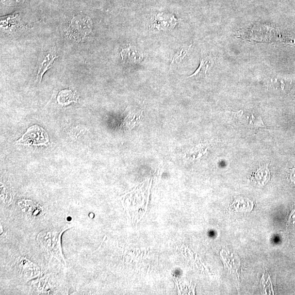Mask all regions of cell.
Wrapping results in <instances>:
<instances>
[{
    "label": "cell",
    "instance_id": "6da1fadb",
    "mask_svg": "<svg viewBox=\"0 0 295 295\" xmlns=\"http://www.w3.org/2000/svg\"><path fill=\"white\" fill-rule=\"evenodd\" d=\"M73 225H67L62 229H46L38 234L36 241L43 251L50 258H55L66 265L62 245L63 233L72 228Z\"/></svg>",
    "mask_w": 295,
    "mask_h": 295
},
{
    "label": "cell",
    "instance_id": "7a4b0ae2",
    "mask_svg": "<svg viewBox=\"0 0 295 295\" xmlns=\"http://www.w3.org/2000/svg\"><path fill=\"white\" fill-rule=\"evenodd\" d=\"M93 23L89 16L78 15L74 17L67 30L69 37L82 41L92 32Z\"/></svg>",
    "mask_w": 295,
    "mask_h": 295
},
{
    "label": "cell",
    "instance_id": "3957f363",
    "mask_svg": "<svg viewBox=\"0 0 295 295\" xmlns=\"http://www.w3.org/2000/svg\"><path fill=\"white\" fill-rule=\"evenodd\" d=\"M49 139L46 130L38 125L30 127L16 142L25 146H46Z\"/></svg>",
    "mask_w": 295,
    "mask_h": 295
},
{
    "label": "cell",
    "instance_id": "277c9868",
    "mask_svg": "<svg viewBox=\"0 0 295 295\" xmlns=\"http://www.w3.org/2000/svg\"><path fill=\"white\" fill-rule=\"evenodd\" d=\"M16 266L20 276L25 281L33 280L41 275L40 267L27 258L17 259Z\"/></svg>",
    "mask_w": 295,
    "mask_h": 295
},
{
    "label": "cell",
    "instance_id": "5b68a950",
    "mask_svg": "<svg viewBox=\"0 0 295 295\" xmlns=\"http://www.w3.org/2000/svg\"><path fill=\"white\" fill-rule=\"evenodd\" d=\"M57 57L54 50L50 49L42 51L37 64L36 82L41 83L43 75L51 67Z\"/></svg>",
    "mask_w": 295,
    "mask_h": 295
},
{
    "label": "cell",
    "instance_id": "8992f818",
    "mask_svg": "<svg viewBox=\"0 0 295 295\" xmlns=\"http://www.w3.org/2000/svg\"><path fill=\"white\" fill-rule=\"evenodd\" d=\"M177 19L172 15L160 13L155 16L150 25V29L154 32L167 31L175 27Z\"/></svg>",
    "mask_w": 295,
    "mask_h": 295
},
{
    "label": "cell",
    "instance_id": "52a82bcc",
    "mask_svg": "<svg viewBox=\"0 0 295 295\" xmlns=\"http://www.w3.org/2000/svg\"><path fill=\"white\" fill-rule=\"evenodd\" d=\"M215 58L211 54H204L202 55L199 66L193 75L189 78H195V79H203L207 76L215 64Z\"/></svg>",
    "mask_w": 295,
    "mask_h": 295
},
{
    "label": "cell",
    "instance_id": "ba28073f",
    "mask_svg": "<svg viewBox=\"0 0 295 295\" xmlns=\"http://www.w3.org/2000/svg\"><path fill=\"white\" fill-rule=\"evenodd\" d=\"M53 281L50 279L49 275H45L32 281V287L38 294H52L54 293Z\"/></svg>",
    "mask_w": 295,
    "mask_h": 295
},
{
    "label": "cell",
    "instance_id": "9c48e42d",
    "mask_svg": "<svg viewBox=\"0 0 295 295\" xmlns=\"http://www.w3.org/2000/svg\"><path fill=\"white\" fill-rule=\"evenodd\" d=\"M123 62L127 64L134 65L140 63L144 58V55L136 48L130 47L123 49L120 53Z\"/></svg>",
    "mask_w": 295,
    "mask_h": 295
},
{
    "label": "cell",
    "instance_id": "30bf717a",
    "mask_svg": "<svg viewBox=\"0 0 295 295\" xmlns=\"http://www.w3.org/2000/svg\"><path fill=\"white\" fill-rule=\"evenodd\" d=\"M18 205L24 213L30 217H37L42 212V208L40 205L29 199L19 201Z\"/></svg>",
    "mask_w": 295,
    "mask_h": 295
},
{
    "label": "cell",
    "instance_id": "8fae6325",
    "mask_svg": "<svg viewBox=\"0 0 295 295\" xmlns=\"http://www.w3.org/2000/svg\"><path fill=\"white\" fill-rule=\"evenodd\" d=\"M19 15L15 14L1 18V27L3 29L13 31L20 25Z\"/></svg>",
    "mask_w": 295,
    "mask_h": 295
},
{
    "label": "cell",
    "instance_id": "7c38bea8",
    "mask_svg": "<svg viewBox=\"0 0 295 295\" xmlns=\"http://www.w3.org/2000/svg\"><path fill=\"white\" fill-rule=\"evenodd\" d=\"M78 95L71 90H62L58 95L57 100L60 105L67 106L72 102H77Z\"/></svg>",
    "mask_w": 295,
    "mask_h": 295
},
{
    "label": "cell",
    "instance_id": "4fadbf2b",
    "mask_svg": "<svg viewBox=\"0 0 295 295\" xmlns=\"http://www.w3.org/2000/svg\"><path fill=\"white\" fill-rule=\"evenodd\" d=\"M291 84V81L283 76H277L270 81V87L276 90L284 91L288 89Z\"/></svg>",
    "mask_w": 295,
    "mask_h": 295
},
{
    "label": "cell",
    "instance_id": "5bb4252c",
    "mask_svg": "<svg viewBox=\"0 0 295 295\" xmlns=\"http://www.w3.org/2000/svg\"><path fill=\"white\" fill-rule=\"evenodd\" d=\"M192 46V45L183 46L178 50L175 56H173L171 64V68L172 69L179 67L180 66L182 62H183L184 58L188 53Z\"/></svg>",
    "mask_w": 295,
    "mask_h": 295
},
{
    "label": "cell",
    "instance_id": "9a60e30c",
    "mask_svg": "<svg viewBox=\"0 0 295 295\" xmlns=\"http://www.w3.org/2000/svg\"><path fill=\"white\" fill-rule=\"evenodd\" d=\"M25 1V0H3V3L10 4V5H16V4H21Z\"/></svg>",
    "mask_w": 295,
    "mask_h": 295
},
{
    "label": "cell",
    "instance_id": "2e32d148",
    "mask_svg": "<svg viewBox=\"0 0 295 295\" xmlns=\"http://www.w3.org/2000/svg\"><path fill=\"white\" fill-rule=\"evenodd\" d=\"M290 180L295 184V168L290 170Z\"/></svg>",
    "mask_w": 295,
    "mask_h": 295
},
{
    "label": "cell",
    "instance_id": "e0dca14e",
    "mask_svg": "<svg viewBox=\"0 0 295 295\" xmlns=\"http://www.w3.org/2000/svg\"><path fill=\"white\" fill-rule=\"evenodd\" d=\"M177 281V287L178 288V292H179V295H181V291L180 290L179 285V281L177 279L176 280Z\"/></svg>",
    "mask_w": 295,
    "mask_h": 295
},
{
    "label": "cell",
    "instance_id": "ac0fdd59",
    "mask_svg": "<svg viewBox=\"0 0 295 295\" xmlns=\"http://www.w3.org/2000/svg\"><path fill=\"white\" fill-rule=\"evenodd\" d=\"M147 249L145 250V253H144V256H143V259H145V257H146V255H147Z\"/></svg>",
    "mask_w": 295,
    "mask_h": 295
},
{
    "label": "cell",
    "instance_id": "d6986e66",
    "mask_svg": "<svg viewBox=\"0 0 295 295\" xmlns=\"http://www.w3.org/2000/svg\"><path fill=\"white\" fill-rule=\"evenodd\" d=\"M196 285L197 284H195V286H194V288L193 290V295H195V287H196Z\"/></svg>",
    "mask_w": 295,
    "mask_h": 295
},
{
    "label": "cell",
    "instance_id": "ffe728a7",
    "mask_svg": "<svg viewBox=\"0 0 295 295\" xmlns=\"http://www.w3.org/2000/svg\"><path fill=\"white\" fill-rule=\"evenodd\" d=\"M150 264L148 267V270L147 273V275H148L149 272L150 271Z\"/></svg>",
    "mask_w": 295,
    "mask_h": 295
},
{
    "label": "cell",
    "instance_id": "44dd1931",
    "mask_svg": "<svg viewBox=\"0 0 295 295\" xmlns=\"http://www.w3.org/2000/svg\"><path fill=\"white\" fill-rule=\"evenodd\" d=\"M186 248H185V249H184V253H185V255L186 256V257H187V254H186Z\"/></svg>",
    "mask_w": 295,
    "mask_h": 295
},
{
    "label": "cell",
    "instance_id": "7402d4cb",
    "mask_svg": "<svg viewBox=\"0 0 295 295\" xmlns=\"http://www.w3.org/2000/svg\"><path fill=\"white\" fill-rule=\"evenodd\" d=\"M143 254V252H142L141 254V255H140V258H141V259L142 258Z\"/></svg>",
    "mask_w": 295,
    "mask_h": 295
},
{
    "label": "cell",
    "instance_id": "603a6c76",
    "mask_svg": "<svg viewBox=\"0 0 295 295\" xmlns=\"http://www.w3.org/2000/svg\"><path fill=\"white\" fill-rule=\"evenodd\" d=\"M139 254L138 253H137V255L136 256V258H137V257H138Z\"/></svg>",
    "mask_w": 295,
    "mask_h": 295
},
{
    "label": "cell",
    "instance_id": "cb8c5ba5",
    "mask_svg": "<svg viewBox=\"0 0 295 295\" xmlns=\"http://www.w3.org/2000/svg\"><path fill=\"white\" fill-rule=\"evenodd\" d=\"M133 258H131V261L130 262V263H131L132 262Z\"/></svg>",
    "mask_w": 295,
    "mask_h": 295
},
{
    "label": "cell",
    "instance_id": "d4e9b609",
    "mask_svg": "<svg viewBox=\"0 0 295 295\" xmlns=\"http://www.w3.org/2000/svg\"><path fill=\"white\" fill-rule=\"evenodd\" d=\"M149 247H148V248H147V251H148V250H149Z\"/></svg>",
    "mask_w": 295,
    "mask_h": 295
},
{
    "label": "cell",
    "instance_id": "484cf974",
    "mask_svg": "<svg viewBox=\"0 0 295 295\" xmlns=\"http://www.w3.org/2000/svg\"><path fill=\"white\" fill-rule=\"evenodd\" d=\"M180 289H181V292H182V287H181V286H180Z\"/></svg>",
    "mask_w": 295,
    "mask_h": 295
}]
</instances>
